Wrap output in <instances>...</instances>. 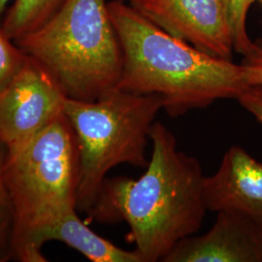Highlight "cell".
Here are the masks:
<instances>
[{
	"label": "cell",
	"instance_id": "obj_1",
	"mask_svg": "<svg viewBox=\"0 0 262 262\" xmlns=\"http://www.w3.org/2000/svg\"><path fill=\"white\" fill-rule=\"evenodd\" d=\"M146 172L136 180L106 179L89 213L100 223L125 222L145 262H157L196 233L208 210L199 161L178 150L175 135L161 122L152 124Z\"/></svg>",
	"mask_w": 262,
	"mask_h": 262
},
{
	"label": "cell",
	"instance_id": "obj_2",
	"mask_svg": "<svg viewBox=\"0 0 262 262\" xmlns=\"http://www.w3.org/2000/svg\"><path fill=\"white\" fill-rule=\"evenodd\" d=\"M108 7L123 57L118 89L159 95L163 109L176 118L236 99L249 85L241 63L210 56L169 34L124 0H109Z\"/></svg>",
	"mask_w": 262,
	"mask_h": 262
},
{
	"label": "cell",
	"instance_id": "obj_3",
	"mask_svg": "<svg viewBox=\"0 0 262 262\" xmlns=\"http://www.w3.org/2000/svg\"><path fill=\"white\" fill-rule=\"evenodd\" d=\"M5 177L13 209L12 259L47 261L43 236L77 209L80 154L66 113L28 143L6 150Z\"/></svg>",
	"mask_w": 262,
	"mask_h": 262
},
{
	"label": "cell",
	"instance_id": "obj_4",
	"mask_svg": "<svg viewBox=\"0 0 262 262\" xmlns=\"http://www.w3.org/2000/svg\"><path fill=\"white\" fill-rule=\"evenodd\" d=\"M108 3L66 0L49 19L16 41L56 80L67 98L93 101L119 86L123 57Z\"/></svg>",
	"mask_w": 262,
	"mask_h": 262
},
{
	"label": "cell",
	"instance_id": "obj_5",
	"mask_svg": "<svg viewBox=\"0 0 262 262\" xmlns=\"http://www.w3.org/2000/svg\"><path fill=\"white\" fill-rule=\"evenodd\" d=\"M163 108L159 95L120 89L93 101L66 98L64 113L80 154L78 211L89 213L111 169L120 164L147 168L150 129Z\"/></svg>",
	"mask_w": 262,
	"mask_h": 262
},
{
	"label": "cell",
	"instance_id": "obj_6",
	"mask_svg": "<svg viewBox=\"0 0 262 262\" xmlns=\"http://www.w3.org/2000/svg\"><path fill=\"white\" fill-rule=\"evenodd\" d=\"M66 96L47 70L28 56L26 64L0 92V142L19 148L64 112Z\"/></svg>",
	"mask_w": 262,
	"mask_h": 262
},
{
	"label": "cell",
	"instance_id": "obj_7",
	"mask_svg": "<svg viewBox=\"0 0 262 262\" xmlns=\"http://www.w3.org/2000/svg\"><path fill=\"white\" fill-rule=\"evenodd\" d=\"M145 18L210 56L232 60L234 51L223 0H129Z\"/></svg>",
	"mask_w": 262,
	"mask_h": 262
},
{
	"label": "cell",
	"instance_id": "obj_8",
	"mask_svg": "<svg viewBox=\"0 0 262 262\" xmlns=\"http://www.w3.org/2000/svg\"><path fill=\"white\" fill-rule=\"evenodd\" d=\"M162 262H262V225L235 211H220L201 236L180 241Z\"/></svg>",
	"mask_w": 262,
	"mask_h": 262
},
{
	"label": "cell",
	"instance_id": "obj_9",
	"mask_svg": "<svg viewBox=\"0 0 262 262\" xmlns=\"http://www.w3.org/2000/svg\"><path fill=\"white\" fill-rule=\"evenodd\" d=\"M207 210L235 211L262 225V163L240 146H233L212 176L204 178Z\"/></svg>",
	"mask_w": 262,
	"mask_h": 262
},
{
	"label": "cell",
	"instance_id": "obj_10",
	"mask_svg": "<svg viewBox=\"0 0 262 262\" xmlns=\"http://www.w3.org/2000/svg\"><path fill=\"white\" fill-rule=\"evenodd\" d=\"M77 212L75 209L61 215L43 236V243L59 241L93 262H145L136 249L123 250L96 234L84 225Z\"/></svg>",
	"mask_w": 262,
	"mask_h": 262
},
{
	"label": "cell",
	"instance_id": "obj_11",
	"mask_svg": "<svg viewBox=\"0 0 262 262\" xmlns=\"http://www.w3.org/2000/svg\"><path fill=\"white\" fill-rule=\"evenodd\" d=\"M66 0H14L4 14L2 28L15 42L39 27Z\"/></svg>",
	"mask_w": 262,
	"mask_h": 262
},
{
	"label": "cell",
	"instance_id": "obj_12",
	"mask_svg": "<svg viewBox=\"0 0 262 262\" xmlns=\"http://www.w3.org/2000/svg\"><path fill=\"white\" fill-rule=\"evenodd\" d=\"M254 2L255 0H223L234 51L242 56H245L253 45L247 29V18Z\"/></svg>",
	"mask_w": 262,
	"mask_h": 262
},
{
	"label": "cell",
	"instance_id": "obj_13",
	"mask_svg": "<svg viewBox=\"0 0 262 262\" xmlns=\"http://www.w3.org/2000/svg\"><path fill=\"white\" fill-rule=\"evenodd\" d=\"M6 149L0 142V262L12 259L13 209L5 177Z\"/></svg>",
	"mask_w": 262,
	"mask_h": 262
},
{
	"label": "cell",
	"instance_id": "obj_14",
	"mask_svg": "<svg viewBox=\"0 0 262 262\" xmlns=\"http://www.w3.org/2000/svg\"><path fill=\"white\" fill-rule=\"evenodd\" d=\"M28 60V56L6 34L0 24V92L13 81Z\"/></svg>",
	"mask_w": 262,
	"mask_h": 262
},
{
	"label": "cell",
	"instance_id": "obj_15",
	"mask_svg": "<svg viewBox=\"0 0 262 262\" xmlns=\"http://www.w3.org/2000/svg\"><path fill=\"white\" fill-rule=\"evenodd\" d=\"M248 84H262V39L253 41L252 49L241 62Z\"/></svg>",
	"mask_w": 262,
	"mask_h": 262
},
{
	"label": "cell",
	"instance_id": "obj_16",
	"mask_svg": "<svg viewBox=\"0 0 262 262\" xmlns=\"http://www.w3.org/2000/svg\"><path fill=\"white\" fill-rule=\"evenodd\" d=\"M236 99L262 126V84H249Z\"/></svg>",
	"mask_w": 262,
	"mask_h": 262
},
{
	"label": "cell",
	"instance_id": "obj_17",
	"mask_svg": "<svg viewBox=\"0 0 262 262\" xmlns=\"http://www.w3.org/2000/svg\"><path fill=\"white\" fill-rule=\"evenodd\" d=\"M13 1L14 0H0V24L2 23L5 12L7 11Z\"/></svg>",
	"mask_w": 262,
	"mask_h": 262
},
{
	"label": "cell",
	"instance_id": "obj_18",
	"mask_svg": "<svg viewBox=\"0 0 262 262\" xmlns=\"http://www.w3.org/2000/svg\"><path fill=\"white\" fill-rule=\"evenodd\" d=\"M259 2H260V3H261V5H262V0H259Z\"/></svg>",
	"mask_w": 262,
	"mask_h": 262
}]
</instances>
